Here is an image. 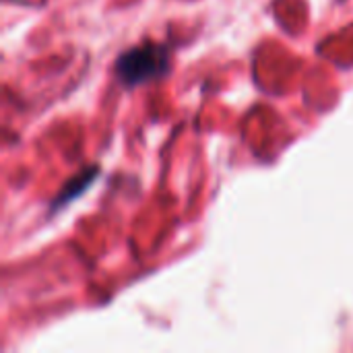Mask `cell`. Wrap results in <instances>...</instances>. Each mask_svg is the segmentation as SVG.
Instances as JSON below:
<instances>
[{"instance_id": "cell-1", "label": "cell", "mask_w": 353, "mask_h": 353, "mask_svg": "<svg viewBox=\"0 0 353 353\" xmlns=\"http://www.w3.org/2000/svg\"><path fill=\"white\" fill-rule=\"evenodd\" d=\"M170 70V50L161 43H141L126 50L116 62V77L126 87H139Z\"/></svg>"}, {"instance_id": "cell-2", "label": "cell", "mask_w": 353, "mask_h": 353, "mask_svg": "<svg viewBox=\"0 0 353 353\" xmlns=\"http://www.w3.org/2000/svg\"><path fill=\"white\" fill-rule=\"evenodd\" d=\"M95 178H97V168H91V170L81 172V174L74 176L68 184H64V188H62L60 196L54 201V205H56V207H64L68 201H72V199H77L79 194H83V192L87 190V186H89Z\"/></svg>"}]
</instances>
